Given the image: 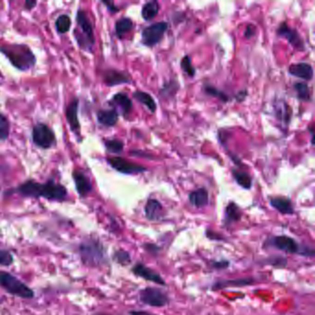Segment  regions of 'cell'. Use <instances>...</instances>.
Returning a JSON list of instances; mask_svg holds the SVG:
<instances>
[{"mask_svg": "<svg viewBox=\"0 0 315 315\" xmlns=\"http://www.w3.org/2000/svg\"><path fill=\"white\" fill-rule=\"evenodd\" d=\"M16 191L24 197L45 198L49 201L63 202L68 196V190L61 184L49 180L45 183H39L35 180H28L20 184Z\"/></svg>", "mask_w": 315, "mask_h": 315, "instance_id": "obj_1", "label": "cell"}, {"mask_svg": "<svg viewBox=\"0 0 315 315\" xmlns=\"http://www.w3.org/2000/svg\"><path fill=\"white\" fill-rule=\"evenodd\" d=\"M130 315H154L151 313L148 312H144V311H132L130 313Z\"/></svg>", "mask_w": 315, "mask_h": 315, "instance_id": "obj_41", "label": "cell"}, {"mask_svg": "<svg viewBox=\"0 0 315 315\" xmlns=\"http://www.w3.org/2000/svg\"><path fill=\"white\" fill-rule=\"evenodd\" d=\"M139 297L140 300L145 305L156 308L166 306L169 302V298L167 295L159 288H144L140 291Z\"/></svg>", "mask_w": 315, "mask_h": 315, "instance_id": "obj_8", "label": "cell"}, {"mask_svg": "<svg viewBox=\"0 0 315 315\" xmlns=\"http://www.w3.org/2000/svg\"><path fill=\"white\" fill-rule=\"evenodd\" d=\"M288 72L290 75L305 81H311L314 78V69L308 63L293 64L289 67Z\"/></svg>", "mask_w": 315, "mask_h": 315, "instance_id": "obj_18", "label": "cell"}, {"mask_svg": "<svg viewBox=\"0 0 315 315\" xmlns=\"http://www.w3.org/2000/svg\"><path fill=\"white\" fill-rule=\"evenodd\" d=\"M78 253L81 262L89 267H98L107 261L105 247L93 238L82 241L78 246Z\"/></svg>", "mask_w": 315, "mask_h": 315, "instance_id": "obj_2", "label": "cell"}, {"mask_svg": "<svg viewBox=\"0 0 315 315\" xmlns=\"http://www.w3.org/2000/svg\"><path fill=\"white\" fill-rule=\"evenodd\" d=\"M294 90L297 93L298 99L302 101L311 100V91L305 82H297L294 84Z\"/></svg>", "mask_w": 315, "mask_h": 315, "instance_id": "obj_30", "label": "cell"}, {"mask_svg": "<svg viewBox=\"0 0 315 315\" xmlns=\"http://www.w3.org/2000/svg\"><path fill=\"white\" fill-rule=\"evenodd\" d=\"M97 120L103 126H115L118 120V113L115 109L100 110L97 113Z\"/></svg>", "mask_w": 315, "mask_h": 315, "instance_id": "obj_23", "label": "cell"}, {"mask_svg": "<svg viewBox=\"0 0 315 315\" xmlns=\"http://www.w3.org/2000/svg\"><path fill=\"white\" fill-rule=\"evenodd\" d=\"M78 108H79V99L74 98L69 104L66 110L67 121L70 124L72 131L77 135H79L81 132V126H80L79 117H78Z\"/></svg>", "mask_w": 315, "mask_h": 315, "instance_id": "obj_13", "label": "cell"}, {"mask_svg": "<svg viewBox=\"0 0 315 315\" xmlns=\"http://www.w3.org/2000/svg\"><path fill=\"white\" fill-rule=\"evenodd\" d=\"M212 265L215 269H225L228 267L229 261H216L212 262Z\"/></svg>", "mask_w": 315, "mask_h": 315, "instance_id": "obj_37", "label": "cell"}, {"mask_svg": "<svg viewBox=\"0 0 315 315\" xmlns=\"http://www.w3.org/2000/svg\"><path fill=\"white\" fill-rule=\"evenodd\" d=\"M107 7H108V9H110L112 12H117V11H118V9H116L117 7H115L114 6V4L112 3V2H106V1H104L103 2Z\"/></svg>", "mask_w": 315, "mask_h": 315, "instance_id": "obj_40", "label": "cell"}, {"mask_svg": "<svg viewBox=\"0 0 315 315\" xmlns=\"http://www.w3.org/2000/svg\"><path fill=\"white\" fill-rule=\"evenodd\" d=\"M113 258L117 263L122 265H127L131 261L130 253L124 250H117V252L114 253Z\"/></svg>", "mask_w": 315, "mask_h": 315, "instance_id": "obj_33", "label": "cell"}, {"mask_svg": "<svg viewBox=\"0 0 315 315\" xmlns=\"http://www.w3.org/2000/svg\"><path fill=\"white\" fill-rule=\"evenodd\" d=\"M72 177L79 195L81 197H86L93 189V186L89 179L82 172L78 170L73 172Z\"/></svg>", "mask_w": 315, "mask_h": 315, "instance_id": "obj_17", "label": "cell"}, {"mask_svg": "<svg viewBox=\"0 0 315 315\" xmlns=\"http://www.w3.org/2000/svg\"><path fill=\"white\" fill-rule=\"evenodd\" d=\"M204 91H205V93H206L207 94H209V95H211V96H215V97H217V98H219V99L222 100L223 102H226V101H228V97H227V95H226V94H225V93H224L223 92L217 90L216 87H214V86L207 85V86H205V87H204Z\"/></svg>", "mask_w": 315, "mask_h": 315, "instance_id": "obj_36", "label": "cell"}, {"mask_svg": "<svg viewBox=\"0 0 315 315\" xmlns=\"http://www.w3.org/2000/svg\"><path fill=\"white\" fill-rule=\"evenodd\" d=\"M110 105L114 107V109L117 112V109L121 112L122 115L128 116L132 110V102L126 93H116L110 101Z\"/></svg>", "mask_w": 315, "mask_h": 315, "instance_id": "obj_15", "label": "cell"}, {"mask_svg": "<svg viewBox=\"0 0 315 315\" xmlns=\"http://www.w3.org/2000/svg\"><path fill=\"white\" fill-rule=\"evenodd\" d=\"M77 27L74 31V36L77 43L82 49L92 51L95 43L93 28L87 13L83 9H79L76 15Z\"/></svg>", "mask_w": 315, "mask_h": 315, "instance_id": "obj_4", "label": "cell"}, {"mask_svg": "<svg viewBox=\"0 0 315 315\" xmlns=\"http://www.w3.org/2000/svg\"><path fill=\"white\" fill-rule=\"evenodd\" d=\"M133 28V22L130 18H121L119 19L116 22V34L117 37L121 38L122 36H125L127 33L131 31Z\"/></svg>", "mask_w": 315, "mask_h": 315, "instance_id": "obj_27", "label": "cell"}, {"mask_svg": "<svg viewBox=\"0 0 315 315\" xmlns=\"http://www.w3.org/2000/svg\"><path fill=\"white\" fill-rule=\"evenodd\" d=\"M254 35H255V28L253 25H249L247 28V30H246V32H245V36L247 38H251Z\"/></svg>", "mask_w": 315, "mask_h": 315, "instance_id": "obj_39", "label": "cell"}, {"mask_svg": "<svg viewBox=\"0 0 315 315\" xmlns=\"http://www.w3.org/2000/svg\"><path fill=\"white\" fill-rule=\"evenodd\" d=\"M133 97L137 101H139L141 104H143L146 108H148L151 112H155L156 110V103L151 96V94L142 92V91H136L133 93Z\"/></svg>", "mask_w": 315, "mask_h": 315, "instance_id": "obj_26", "label": "cell"}, {"mask_svg": "<svg viewBox=\"0 0 315 315\" xmlns=\"http://www.w3.org/2000/svg\"><path fill=\"white\" fill-rule=\"evenodd\" d=\"M252 284H254V279H252L251 278L231 280H219L213 285L212 289L214 291H216V290H221L224 288H241V287L252 286Z\"/></svg>", "mask_w": 315, "mask_h": 315, "instance_id": "obj_19", "label": "cell"}, {"mask_svg": "<svg viewBox=\"0 0 315 315\" xmlns=\"http://www.w3.org/2000/svg\"><path fill=\"white\" fill-rule=\"evenodd\" d=\"M270 204L283 215L294 214V207L289 199L285 197H273L270 199Z\"/></svg>", "mask_w": 315, "mask_h": 315, "instance_id": "obj_22", "label": "cell"}, {"mask_svg": "<svg viewBox=\"0 0 315 315\" xmlns=\"http://www.w3.org/2000/svg\"><path fill=\"white\" fill-rule=\"evenodd\" d=\"M144 213L146 218L152 221H158L165 215L161 203L156 199H149L147 201L144 206Z\"/></svg>", "mask_w": 315, "mask_h": 315, "instance_id": "obj_16", "label": "cell"}, {"mask_svg": "<svg viewBox=\"0 0 315 315\" xmlns=\"http://www.w3.org/2000/svg\"><path fill=\"white\" fill-rule=\"evenodd\" d=\"M144 247H145L144 249L146 251H148V252H150L151 253H153V254L157 253L158 251H159V248L156 245H154V244H145Z\"/></svg>", "mask_w": 315, "mask_h": 315, "instance_id": "obj_38", "label": "cell"}, {"mask_svg": "<svg viewBox=\"0 0 315 315\" xmlns=\"http://www.w3.org/2000/svg\"><path fill=\"white\" fill-rule=\"evenodd\" d=\"M0 288L10 295L20 298L30 299L35 297V292L32 288L17 277L6 271H0Z\"/></svg>", "mask_w": 315, "mask_h": 315, "instance_id": "obj_5", "label": "cell"}, {"mask_svg": "<svg viewBox=\"0 0 315 315\" xmlns=\"http://www.w3.org/2000/svg\"><path fill=\"white\" fill-rule=\"evenodd\" d=\"M33 141L36 146L42 149L52 148L56 142L54 131L44 123H38L34 127Z\"/></svg>", "mask_w": 315, "mask_h": 315, "instance_id": "obj_7", "label": "cell"}, {"mask_svg": "<svg viewBox=\"0 0 315 315\" xmlns=\"http://www.w3.org/2000/svg\"><path fill=\"white\" fill-rule=\"evenodd\" d=\"M160 9L159 3L157 1H149L145 3L142 9V16L144 20L150 21L156 17Z\"/></svg>", "mask_w": 315, "mask_h": 315, "instance_id": "obj_25", "label": "cell"}, {"mask_svg": "<svg viewBox=\"0 0 315 315\" xmlns=\"http://www.w3.org/2000/svg\"><path fill=\"white\" fill-rule=\"evenodd\" d=\"M131 271L138 278H141L143 279L147 280L150 282H153L160 286H166V281L163 279L162 277L158 273L147 267L146 265H144L141 262L136 263L135 265L132 267Z\"/></svg>", "mask_w": 315, "mask_h": 315, "instance_id": "obj_11", "label": "cell"}, {"mask_svg": "<svg viewBox=\"0 0 315 315\" xmlns=\"http://www.w3.org/2000/svg\"><path fill=\"white\" fill-rule=\"evenodd\" d=\"M167 29L168 23L166 21L155 22L144 28L142 32V43L148 47H153L160 43Z\"/></svg>", "mask_w": 315, "mask_h": 315, "instance_id": "obj_6", "label": "cell"}, {"mask_svg": "<svg viewBox=\"0 0 315 315\" xmlns=\"http://www.w3.org/2000/svg\"><path fill=\"white\" fill-rule=\"evenodd\" d=\"M72 27V20H71V18L66 15V14H63V15H60L58 18L56 19V31L59 33V34H66L70 31V29Z\"/></svg>", "mask_w": 315, "mask_h": 315, "instance_id": "obj_29", "label": "cell"}, {"mask_svg": "<svg viewBox=\"0 0 315 315\" xmlns=\"http://www.w3.org/2000/svg\"><path fill=\"white\" fill-rule=\"evenodd\" d=\"M108 162L117 171L123 173V174H128V175L143 173V172H145L147 170L146 167H144L143 166L129 162L125 159L121 158V157L108 158Z\"/></svg>", "mask_w": 315, "mask_h": 315, "instance_id": "obj_9", "label": "cell"}, {"mask_svg": "<svg viewBox=\"0 0 315 315\" xmlns=\"http://www.w3.org/2000/svg\"><path fill=\"white\" fill-rule=\"evenodd\" d=\"M189 201L191 205L197 208L206 206L209 203V193L205 188L195 189L189 193Z\"/></svg>", "mask_w": 315, "mask_h": 315, "instance_id": "obj_21", "label": "cell"}, {"mask_svg": "<svg viewBox=\"0 0 315 315\" xmlns=\"http://www.w3.org/2000/svg\"><path fill=\"white\" fill-rule=\"evenodd\" d=\"M180 66H181V69L183 70V72H186L187 75L189 76V77H193L195 75V69L193 68L192 66V63H191V58L189 57V56H185L181 62H180Z\"/></svg>", "mask_w": 315, "mask_h": 315, "instance_id": "obj_34", "label": "cell"}, {"mask_svg": "<svg viewBox=\"0 0 315 315\" xmlns=\"http://www.w3.org/2000/svg\"><path fill=\"white\" fill-rule=\"evenodd\" d=\"M37 4L36 1H26L25 2V8L28 9H33L35 8Z\"/></svg>", "mask_w": 315, "mask_h": 315, "instance_id": "obj_42", "label": "cell"}, {"mask_svg": "<svg viewBox=\"0 0 315 315\" xmlns=\"http://www.w3.org/2000/svg\"><path fill=\"white\" fill-rule=\"evenodd\" d=\"M270 244L279 251L291 254H299L301 250L300 245L294 239L288 236H276L271 239Z\"/></svg>", "mask_w": 315, "mask_h": 315, "instance_id": "obj_10", "label": "cell"}, {"mask_svg": "<svg viewBox=\"0 0 315 315\" xmlns=\"http://www.w3.org/2000/svg\"><path fill=\"white\" fill-rule=\"evenodd\" d=\"M105 146H106V148H107V150L109 153L118 154V153H122L124 144L119 140L112 139V140H106L105 141Z\"/></svg>", "mask_w": 315, "mask_h": 315, "instance_id": "obj_31", "label": "cell"}, {"mask_svg": "<svg viewBox=\"0 0 315 315\" xmlns=\"http://www.w3.org/2000/svg\"><path fill=\"white\" fill-rule=\"evenodd\" d=\"M278 36L288 40L290 45L297 49H304V43L297 30L289 27L287 22H282L278 29Z\"/></svg>", "mask_w": 315, "mask_h": 315, "instance_id": "obj_12", "label": "cell"}, {"mask_svg": "<svg viewBox=\"0 0 315 315\" xmlns=\"http://www.w3.org/2000/svg\"><path fill=\"white\" fill-rule=\"evenodd\" d=\"M233 176H234L235 180L236 182L242 187L243 189H249L252 188V180L251 176L243 171H237L235 170L233 171Z\"/></svg>", "mask_w": 315, "mask_h": 315, "instance_id": "obj_28", "label": "cell"}, {"mask_svg": "<svg viewBox=\"0 0 315 315\" xmlns=\"http://www.w3.org/2000/svg\"><path fill=\"white\" fill-rule=\"evenodd\" d=\"M241 218V211L235 203H229L225 210V225H231L239 222Z\"/></svg>", "mask_w": 315, "mask_h": 315, "instance_id": "obj_24", "label": "cell"}, {"mask_svg": "<svg viewBox=\"0 0 315 315\" xmlns=\"http://www.w3.org/2000/svg\"><path fill=\"white\" fill-rule=\"evenodd\" d=\"M9 122L8 118L0 114V141H5L9 138Z\"/></svg>", "mask_w": 315, "mask_h": 315, "instance_id": "obj_32", "label": "cell"}, {"mask_svg": "<svg viewBox=\"0 0 315 315\" xmlns=\"http://www.w3.org/2000/svg\"><path fill=\"white\" fill-rule=\"evenodd\" d=\"M14 262V257L11 252L0 249V266H10Z\"/></svg>", "mask_w": 315, "mask_h": 315, "instance_id": "obj_35", "label": "cell"}, {"mask_svg": "<svg viewBox=\"0 0 315 315\" xmlns=\"http://www.w3.org/2000/svg\"><path fill=\"white\" fill-rule=\"evenodd\" d=\"M0 52L5 55L11 64L20 71H28L36 64V56L25 45L0 44Z\"/></svg>", "mask_w": 315, "mask_h": 315, "instance_id": "obj_3", "label": "cell"}, {"mask_svg": "<svg viewBox=\"0 0 315 315\" xmlns=\"http://www.w3.org/2000/svg\"><path fill=\"white\" fill-rule=\"evenodd\" d=\"M104 81L108 86H115L118 84L131 82L130 78L127 74L114 70H110L105 72Z\"/></svg>", "mask_w": 315, "mask_h": 315, "instance_id": "obj_20", "label": "cell"}, {"mask_svg": "<svg viewBox=\"0 0 315 315\" xmlns=\"http://www.w3.org/2000/svg\"><path fill=\"white\" fill-rule=\"evenodd\" d=\"M274 112L277 119L279 122L280 127L283 130H286L288 127L291 118V111L288 106L287 102L283 100H278L274 104Z\"/></svg>", "mask_w": 315, "mask_h": 315, "instance_id": "obj_14", "label": "cell"}]
</instances>
